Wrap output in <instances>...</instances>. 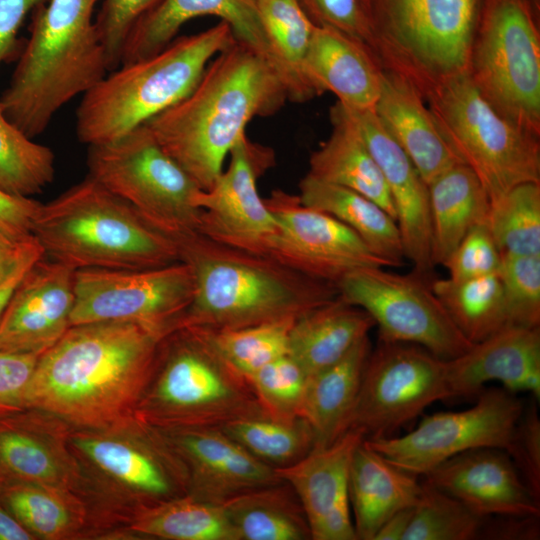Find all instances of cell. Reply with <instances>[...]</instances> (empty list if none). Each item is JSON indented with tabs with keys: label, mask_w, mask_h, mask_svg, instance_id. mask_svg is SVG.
<instances>
[{
	"label": "cell",
	"mask_w": 540,
	"mask_h": 540,
	"mask_svg": "<svg viewBox=\"0 0 540 540\" xmlns=\"http://www.w3.org/2000/svg\"><path fill=\"white\" fill-rule=\"evenodd\" d=\"M482 0H369L372 52L422 93L468 70Z\"/></svg>",
	"instance_id": "obj_10"
},
{
	"label": "cell",
	"mask_w": 540,
	"mask_h": 540,
	"mask_svg": "<svg viewBox=\"0 0 540 540\" xmlns=\"http://www.w3.org/2000/svg\"><path fill=\"white\" fill-rule=\"evenodd\" d=\"M208 15L226 22L237 41L261 55L274 68L254 0H162L129 33L120 65L160 52L175 39L183 24Z\"/></svg>",
	"instance_id": "obj_26"
},
{
	"label": "cell",
	"mask_w": 540,
	"mask_h": 540,
	"mask_svg": "<svg viewBox=\"0 0 540 540\" xmlns=\"http://www.w3.org/2000/svg\"><path fill=\"white\" fill-rule=\"evenodd\" d=\"M425 476L428 482L481 517L540 515L539 501L504 450L465 451L442 462Z\"/></svg>",
	"instance_id": "obj_24"
},
{
	"label": "cell",
	"mask_w": 540,
	"mask_h": 540,
	"mask_svg": "<svg viewBox=\"0 0 540 540\" xmlns=\"http://www.w3.org/2000/svg\"><path fill=\"white\" fill-rule=\"evenodd\" d=\"M296 318L234 329L198 328L219 355L245 378L288 354L291 326Z\"/></svg>",
	"instance_id": "obj_43"
},
{
	"label": "cell",
	"mask_w": 540,
	"mask_h": 540,
	"mask_svg": "<svg viewBox=\"0 0 540 540\" xmlns=\"http://www.w3.org/2000/svg\"><path fill=\"white\" fill-rule=\"evenodd\" d=\"M39 356L0 351V417L26 409L25 394Z\"/></svg>",
	"instance_id": "obj_51"
},
{
	"label": "cell",
	"mask_w": 540,
	"mask_h": 540,
	"mask_svg": "<svg viewBox=\"0 0 540 540\" xmlns=\"http://www.w3.org/2000/svg\"><path fill=\"white\" fill-rule=\"evenodd\" d=\"M0 501L35 539H77L97 524L89 502L72 490L9 482Z\"/></svg>",
	"instance_id": "obj_35"
},
{
	"label": "cell",
	"mask_w": 540,
	"mask_h": 540,
	"mask_svg": "<svg viewBox=\"0 0 540 540\" xmlns=\"http://www.w3.org/2000/svg\"><path fill=\"white\" fill-rule=\"evenodd\" d=\"M32 235L44 256L74 270L153 268L180 261L174 239L90 176L40 204Z\"/></svg>",
	"instance_id": "obj_5"
},
{
	"label": "cell",
	"mask_w": 540,
	"mask_h": 540,
	"mask_svg": "<svg viewBox=\"0 0 540 540\" xmlns=\"http://www.w3.org/2000/svg\"><path fill=\"white\" fill-rule=\"evenodd\" d=\"M0 540H35L0 501Z\"/></svg>",
	"instance_id": "obj_57"
},
{
	"label": "cell",
	"mask_w": 540,
	"mask_h": 540,
	"mask_svg": "<svg viewBox=\"0 0 540 540\" xmlns=\"http://www.w3.org/2000/svg\"><path fill=\"white\" fill-rule=\"evenodd\" d=\"M70 447L83 477V496L100 524L128 520L139 508L187 494L174 453L135 418L106 429L72 428Z\"/></svg>",
	"instance_id": "obj_8"
},
{
	"label": "cell",
	"mask_w": 540,
	"mask_h": 540,
	"mask_svg": "<svg viewBox=\"0 0 540 540\" xmlns=\"http://www.w3.org/2000/svg\"><path fill=\"white\" fill-rule=\"evenodd\" d=\"M477 395L472 407L428 415L403 436L365 441L391 463L417 476L465 451L497 448L508 452L523 403L504 388L482 389Z\"/></svg>",
	"instance_id": "obj_16"
},
{
	"label": "cell",
	"mask_w": 540,
	"mask_h": 540,
	"mask_svg": "<svg viewBox=\"0 0 540 540\" xmlns=\"http://www.w3.org/2000/svg\"><path fill=\"white\" fill-rule=\"evenodd\" d=\"M421 493L417 475L391 463L364 439L353 454L348 480L357 540H373L390 516L415 506Z\"/></svg>",
	"instance_id": "obj_29"
},
{
	"label": "cell",
	"mask_w": 540,
	"mask_h": 540,
	"mask_svg": "<svg viewBox=\"0 0 540 540\" xmlns=\"http://www.w3.org/2000/svg\"><path fill=\"white\" fill-rule=\"evenodd\" d=\"M431 260L443 265L464 236L485 223L490 199L476 175L462 163L428 184Z\"/></svg>",
	"instance_id": "obj_31"
},
{
	"label": "cell",
	"mask_w": 540,
	"mask_h": 540,
	"mask_svg": "<svg viewBox=\"0 0 540 540\" xmlns=\"http://www.w3.org/2000/svg\"><path fill=\"white\" fill-rule=\"evenodd\" d=\"M339 297L366 311L379 327L381 342L416 344L449 360L473 344L456 327L425 278L366 267L345 275Z\"/></svg>",
	"instance_id": "obj_14"
},
{
	"label": "cell",
	"mask_w": 540,
	"mask_h": 540,
	"mask_svg": "<svg viewBox=\"0 0 540 540\" xmlns=\"http://www.w3.org/2000/svg\"><path fill=\"white\" fill-rule=\"evenodd\" d=\"M468 72L501 116L540 136V34L530 0H482Z\"/></svg>",
	"instance_id": "obj_12"
},
{
	"label": "cell",
	"mask_w": 540,
	"mask_h": 540,
	"mask_svg": "<svg viewBox=\"0 0 540 540\" xmlns=\"http://www.w3.org/2000/svg\"><path fill=\"white\" fill-rule=\"evenodd\" d=\"M501 253L485 223L473 227L443 264L449 278L463 280L497 273Z\"/></svg>",
	"instance_id": "obj_49"
},
{
	"label": "cell",
	"mask_w": 540,
	"mask_h": 540,
	"mask_svg": "<svg viewBox=\"0 0 540 540\" xmlns=\"http://www.w3.org/2000/svg\"><path fill=\"white\" fill-rule=\"evenodd\" d=\"M375 326L363 309L336 299L312 309L291 326L288 355L308 377L340 360Z\"/></svg>",
	"instance_id": "obj_30"
},
{
	"label": "cell",
	"mask_w": 540,
	"mask_h": 540,
	"mask_svg": "<svg viewBox=\"0 0 540 540\" xmlns=\"http://www.w3.org/2000/svg\"><path fill=\"white\" fill-rule=\"evenodd\" d=\"M166 337L130 322L70 326L40 354L26 409L78 429H106L134 419Z\"/></svg>",
	"instance_id": "obj_1"
},
{
	"label": "cell",
	"mask_w": 540,
	"mask_h": 540,
	"mask_svg": "<svg viewBox=\"0 0 540 540\" xmlns=\"http://www.w3.org/2000/svg\"><path fill=\"white\" fill-rule=\"evenodd\" d=\"M222 505L237 540L311 539L303 508L284 481L244 492Z\"/></svg>",
	"instance_id": "obj_36"
},
{
	"label": "cell",
	"mask_w": 540,
	"mask_h": 540,
	"mask_svg": "<svg viewBox=\"0 0 540 540\" xmlns=\"http://www.w3.org/2000/svg\"><path fill=\"white\" fill-rule=\"evenodd\" d=\"M277 222L264 255L311 278L337 283L366 267H391L348 226L302 204L298 195L275 190L264 199Z\"/></svg>",
	"instance_id": "obj_17"
},
{
	"label": "cell",
	"mask_w": 540,
	"mask_h": 540,
	"mask_svg": "<svg viewBox=\"0 0 540 540\" xmlns=\"http://www.w3.org/2000/svg\"><path fill=\"white\" fill-rule=\"evenodd\" d=\"M370 353L366 336L340 360L308 377L301 418L314 432V446L329 445L345 432Z\"/></svg>",
	"instance_id": "obj_34"
},
{
	"label": "cell",
	"mask_w": 540,
	"mask_h": 540,
	"mask_svg": "<svg viewBox=\"0 0 540 540\" xmlns=\"http://www.w3.org/2000/svg\"><path fill=\"white\" fill-rule=\"evenodd\" d=\"M7 484V481L6 479L4 478V476L2 475L1 471H0V493L1 491L3 490L4 486Z\"/></svg>",
	"instance_id": "obj_59"
},
{
	"label": "cell",
	"mask_w": 540,
	"mask_h": 540,
	"mask_svg": "<svg viewBox=\"0 0 540 540\" xmlns=\"http://www.w3.org/2000/svg\"><path fill=\"white\" fill-rule=\"evenodd\" d=\"M383 68L365 44L330 27L316 26L303 62L304 78L315 96L333 93L353 109H374Z\"/></svg>",
	"instance_id": "obj_27"
},
{
	"label": "cell",
	"mask_w": 540,
	"mask_h": 540,
	"mask_svg": "<svg viewBox=\"0 0 540 540\" xmlns=\"http://www.w3.org/2000/svg\"><path fill=\"white\" fill-rule=\"evenodd\" d=\"M43 255L33 236L17 238L0 229V285L22 265Z\"/></svg>",
	"instance_id": "obj_54"
},
{
	"label": "cell",
	"mask_w": 540,
	"mask_h": 540,
	"mask_svg": "<svg viewBox=\"0 0 540 540\" xmlns=\"http://www.w3.org/2000/svg\"><path fill=\"white\" fill-rule=\"evenodd\" d=\"M451 397L478 394L485 383L497 381L510 393L540 397V328L506 326L446 360Z\"/></svg>",
	"instance_id": "obj_25"
},
{
	"label": "cell",
	"mask_w": 540,
	"mask_h": 540,
	"mask_svg": "<svg viewBox=\"0 0 540 540\" xmlns=\"http://www.w3.org/2000/svg\"><path fill=\"white\" fill-rule=\"evenodd\" d=\"M298 198L305 206L325 212L348 226L391 267L403 264L405 255L397 222L371 199L308 174L299 183Z\"/></svg>",
	"instance_id": "obj_33"
},
{
	"label": "cell",
	"mask_w": 540,
	"mask_h": 540,
	"mask_svg": "<svg viewBox=\"0 0 540 540\" xmlns=\"http://www.w3.org/2000/svg\"><path fill=\"white\" fill-rule=\"evenodd\" d=\"M451 398L446 360L409 343L381 342L370 353L345 431L389 437L436 401Z\"/></svg>",
	"instance_id": "obj_15"
},
{
	"label": "cell",
	"mask_w": 540,
	"mask_h": 540,
	"mask_svg": "<svg viewBox=\"0 0 540 540\" xmlns=\"http://www.w3.org/2000/svg\"><path fill=\"white\" fill-rule=\"evenodd\" d=\"M218 428L274 469L293 464L315 445L314 432L303 418L285 421L258 415L235 419Z\"/></svg>",
	"instance_id": "obj_40"
},
{
	"label": "cell",
	"mask_w": 540,
	"mask_h": 540,
	"mask_svg": "<svg viewBox=\"0 0 540 540\" xmlns=\"http://www.w3.org/2000/svg\"><path fill=\"white\" fill-rule=\"evenodd\" d=\"M430 286L456 327L472 344L509 326L498 272L463 280L436 279Z\"/></svg>",
	"instance_id": "obj_39"
},
{
	"label": "cell",
	"mask_w": 540,
	"mask_h": 540,
	"mask_svg": "<svg viewBox=\"0 0 540 540\" xmlns=\"http://www.w3.org/2000/svg\"><path fill=\"white\" fill-rule=\"evenodd\" d=\"M126 530L165 540H237L223 505L188 494L137 509Z\"/></svg>",
	"instance_id": "obj_38"
},
{
	"label": "cell",
	"mask_w": 540,
	"mask_h": 540,
	"mask_svg": "<svg viewBox=\"0 0 540 540\" xmlns=\"http://www.w3.org/2000/svg\"><path fill=\"white\" fill-rule=\"evenodd\" d=\"M40 202L8 194L0 189V229L17 237H32V227Z\"/></svg>",
	"instance_id": "obj_53"
},
{
	"label": "cell",
	"mask_w": 540,
	"mask_h": 540,
	"mask_svg": "<svg viewBox=\"0 0 540 540\" xmlns=\"http://www.w3.org/2000/svg\"><path fill=\"white\" fill-rule=\"evenodd\" d=\"M423 97L441 136L490 201L517 185L540 183L539 137L501 116L468 70L436 82Z\"/></svg>",
	"instance_id": "obj_9"
},
{
	"label": "cell",
	"mask_w": 540,
	"mask_h": 540,
	"mask_svg": "<svg viewBox=\"0 0 540 540\" xmlns=\"http://www.w3.org/2000/svg\"><path fill=\"white\" fill-rule=\"evenodd\" d=\"M70 326L130 322L168 336L191 304L194 277L183 261L141 269L75 271Z\"/></svg>",
	"instance_id": "obj_13"
},
{
	"label": "cell",
	"mask_w": 540,
	"mask_h": 540,
	"mask_svg": "<svg viewBox=\"0 0 540 540\" xmlns=\"http://www.w3.org/2000/svg\"><path fill=\"white\" fill-rule=\"evenodd\" d=\"M189 265L194 294L179 325L234 329L298 318L339 295L317 280L265 256L212 241L201 234L175 240Z\"/></svg>",
	"instance_id": "obj_3"
},
{
	"label": "cell",
	"mask_w": 540,
	"mask_h": 540,
	"mask_svg": "<svg viewBox=\"0 0 540 540\" xmlns=\"http://www.w3.org/2000/svg\"><path fill=\"white\" fill-rule=\"evenodd\" d=\"M258 415L267 414L247 379L198 328L184 327L163 340L134 418L156 429L218 428Z\"/></svg>",
	"instance_id": "obj_7"
},
{
	"label": "cell",
	"mask_w": 540,
	"mask_h": 540,
	"mask_svg": "<svg viewBox=\"0 0 540 540\" xmlns=\"http://www.w3.org/2000/svg\"><path fill=\"white\" fill-rule=\"evenodd\" d=\"M48 0H0V65L19 58L24 43L18 32L35 7Z\"/></svg>",
	"instance_id": "obj_52"
},
{
	"label": "cell",
	"mask_w": 540,
	"mask_h": 540,
	"mask_svg": "<svg viewBox=\"0 0 540 540\" xmlns=\"http://www.w3.org/2000/svg\"><path fill=\"white\" fill-rule=\"evenodd\" d=\"M39 258L33 259L22 265L2 285H0V322L4 309L17 284L19 283L23 275L26 273V271L29 269V267Z\"/></svg>",
	"instance_id": "obj_58"
},
{
	"label": "cell",
	"mask_w": 540,
	"mask_h": 540,
	"mask_svg": "<svg viewBox=\"0 0 540 540\" xmlns=\"http://www.w3.org/2000/svg\"><path fill=\"white\" fill-rule=\"evenodd\" d=\"M54 176L53 151L24 134L0 108V189L32 198L51 184Z\"/></svg>",
	"instance_id": "obj_42"
},
{
	"label": "cell",
	"mask_w": 540,
	"mask_h": 540,
	"mask_svg": "<svg viewBox=\"0 0 540 540\" xmlns=\"http://www.w3.org/2000/svg\"><path fill=\"white\" fill-rule=\"evenodd\" d=\"M485 224L501 255H540V183L517 185L490 201Z\"/></svg>",
	"instance_id": "obj_41"
},
{
	"label": "cell",
	"mask_w": 540,
	"mask_h": 540,
	"mask_svg": "<svg viewBox=\"0 0 540 540\" xmlns=\"http://www.w3.org/2000/svg\"><path fill=\"white\" fill-rule=\"evenodd\" d=\"M330 120L332 132L311 154L307 174L366 196L396 221L395 208L376 161L336 103L330 109Z\"/></svg>",
	"instance_id": "obj_32"
},
{
	"label": "cell",
	"mask_w": 540,
	"mask_h": 540,
	"mask_svg": "<svg viewBox=\"0 0 540 540\" xmlns=\"http://www.w3.org/2000/svg\"><path fill=\"white\" fill-rule=\"evenodd\" d=\"M88 176L174 240L200 234V187L163 149L146 124L88 146Z\"/></svg>",
	"instance_id": "obj_11"
},
{
	"label": "cell",
	"mask_w": 540,
	"mask_h": 540,
	"mask_svg": "<svg viewBox=\"0 0 540 540\" xmlns=\"http://www.w3.org/2000/svg\"><path fill=\"white\" fill-rule=\"evenodd\" d=\"M235 41L230 26L221 21L110 71L83 94L76 112L79 141L88 146L113 141L175 105L195 88L209 62Z\"/></svg>",
	"instance_id": "obj_6"
},
{
	"label": "cell",
	"mask_w": 540,
	"mask_h": 540,
	"mask_svg": "<svg viewBox=\"0 0 540 540\" xmlns=\"http://www.w3.org/2000/svg\"><path fill=\"white\" fill-rule=\"evenodd\" d=\"M365 438L361 429H348L329 445L314 446L293 464L275 469L297 496L311 539L357 540L348 480L353 454Z\"/></svg>",
	"instance_id": "obj_20"
},
{
	"label": "cell",
	"mask_w": 540,
	"mask_h": 540,
	"mask_svg": "<svg viewBox=\"0 0 540 540\" xmlns=\"http://www.w3.org/2000/svg\"><path fill=\"white\" fill-rule=\"evenodd\" d=\"M75 271L42 256L14 289L0 322V351L42 354L70 327Z\"/></svg>",
	"instance_id": "obj_22"
},
{
	"label": "cell",
	"mask_w": 540,
	"mask_h": 540,
	"mask_svg": "<svg viewBox=\"0 0 540 540\" xmlns=\"http://www.w3.org/2000/svg\"><path fill=\"white\" fill-rule=\"evenodd\" d=\"M414 507L402 509L390 516L381 525L373 540H404Z\"/></svg>",
	"instance_id": "obj_56"
},
{
	"label": "cell",
	"mask_w": 540,
	"mask_h": 540,
	"mask_svg": "<svg viewBox=\"0 0 540 540\" xmlns=\"http://www.w3.org/2000/svg\"><path fill=\"white\" fill-rule=\"evenodd\" d=\"M100 0H48L31 12L30 37L0 97L5 116L29 138L108 71L95 21Z\"/></svg>",
	"instance_id": "obj_4"
},
{
	"label": "cell",
	"mask_w": 540,
	"mask_h": 540,
	"mask_svg": "<svg viewBox=\"0 0 540 540\" xmlns=\"http://www.w3.org/2000/svg\"><path fill=\"white\" fill-rule=\"evenodd\" d=\"M498 275L508 325L539 327L540 255H501Z\"/></svg>",
	"instance_id": "obj_46"
},
{
	"label": "cell",
	"mask_w": 540,
	"mask_h": 540,
	"mask_svg": "<svg viewBox=\"0 0 540 540\" xmlns=\"http://www.w3.org/2000/svg\"><path fill=\"white\" fill-rule=\"evenodd\" d=\"M263 410L272 418H301L308 376L288 354L246 377Z\"/></svg>",
	"instance_id": "obj_45"
},
{
	"label": "cell",
	"mask_w": 540,
	"mask_h": 540,
	"mask_svg": "<svg viewBox=\"0 0 540 540\" xmlns=\"http://www.w3.org/2000/svg\"><path fill=\"white\" fill-rule=\"evenodd\" d=\"M288 99L272 65L239 41L217 54L195 88L145 124L202 190L224 169L248 123L275 113Z\"/></svg>",
	"instance_id": "obj_2"
},
{
	"label": "cell",
	"mask_w": 540,
	"mask_h": 540,
	"mask_svg": "<svg viewBox=\"0 0 540 540\" xmlns=\"http://www.w3.org/2000/svg\"><path fill=\"white\" fill-rule=\"evenodd\" d=\"M316 26L338 30L372 50L369 0H299Z\"/></svg>",
	"instance_id": "obj_48"
},
{
	"label": "cell",
	"mask_w": 540,
	"mask_h": 540,
	"mask_svg": "<svg viewBox=\"0 0 540 540\" xmlns=\"http://www.w3.org/2000/svg\"><path fill=\"white\" fill-rule=\"evenodd\" d=\"M72 428L32 408L0 417V471L7 483L53 486L83 496L81 468L69 443Z\"/></svg>",
	"instance_id": "obj_23"
},
{
	"label": "cell",
	"mask_w": 540,
	"mask_h": 540,
	"mask_svg": "<svg viewBox=\"0 0 540 540\" xmlns=\"http://www.w3.org/2000/svg\"><path fill=\"white\" fill-rule=\"evenodd\" d=\"M226 168L195 203L201 209L200 234L220 244L264 255L277 222L257 189L258 177L270 167L269 149L247 136L231 150Z\"/></svg>",
	"instance_id": "obj_18"
},
{
	"label": "cell",
	"mask_w": 540,
	"mask_h": 540,
	"mask_svg": "<svg viewBox=\"0 0 540 540\" xmlns=\"http://www.w3.org/2000/svg\"><path fill=\"white\" fill-rule=\"evenodd\" d=\"M265 32L272 62L283 81L288 99L305 101L315 96L303 75L315 24L299 0H254Z\"/></svg>",
	"instance_id": "obj_37"
},
{
	"label": "cell",
	"mask_w": 540,
	"mask_h": 540,
	"mask_svg": "<svg viewBox=\"0 0 540 540\" xmlns=\"http://www.w3.org/2000/svg\"><path fill=\"white\" fill-rule=\"evenodd\" d=\"M499 519L483 523L480 537L489 539H536L539 536V516H497Z\"/></svg>",
	"instance_id": "obj_55"
},
{
	"label": "cell",
	"mask_w": 540,
	"mask_h": 540,
	"mask_svg": "<svg viewBox=\"0 0 540 540\" xmlns=\"http://www.w3.org/2000/svg\"><path fill=\"white\" fill-rule=\"evenodd\" d=\"M162 0H102L95 25L105 50L108 71L120 66L125 41L136 23Z\"/></svg>",
	"instance_id": "obj_47"
},
{
	"label": "cell",
	"mask_w": 540,
	"mask_h": 540,
	"mask_svg": "<svg viewBox=\"0 0 540 540\" xmlns=\"http://www.w3.org/2000/svg\"><path fill=\"white\" fill-rule=\"evenodd\" d=\"M336 105L362 137L387 184L400 231L404 255L414 273L425 278L431 260V222L428 185L399 144L378 119L374 109Z\"/></svg>",
	"instance_id": "obj_21"
},
{
	"label": "cell",
	"mask_w": 540,
	"mask_h": 540,
	"mask_svg": "<svg viewBox=\"0 0 540 540\" xmlns=\"http://www.w3.org/2000/svg\"><path fill=\"white\" fill-rule=\"evenodd\" d=\"M152 429L180 461L187 494L197 499L222 505L239 494L282 481L273 467L219 428Z\"/></svg>",
	"instance_id": "obj_19"
},
{
	"label": "cell",
	"mask_w": 540,
	"mask_h": 540,
	"mask_svg": "<svg viewBox=\"0 0 540 540\" xmlns=\"http://www.w3.org/2000/svg\"><path fill=\"white\" fill-rule=\"evenodd\" d=\"M374 112L427 185L461 163L441 136L422 93L403 75L383 69Z\"/></svg>",
	"instance_id": "obj_28"
},
{
	"label": "cell",
	"mask_w": 540,
	"mask_h": 540,
	"mask_svg": "<svg viewBox=\"0 0 540 540\" xmlns=\"http://www.w3.org/2000/svg\"><path fill=\"white\" fill-rule=\"evenodd\" d=\"M485 518L425 480L404 540H473Z\"/></svg>",
	"instance_id": "obj_44"
},
{
	"label": "cell",
	"mask_w": 540,
	"mask_h": 540,
	"mask_svg": "<svg viewBox=\"0 0 540 540\" xmlns=\"http://www.w3.org/2000/svg\"><path fill=\"white\" fill-rule=\"evenodd\" d=\"M523 481L540 498V419L535 403L524 408L507 452Z\"/></svg>",
	"instance_id": "obj_50"
}]
</instances>
